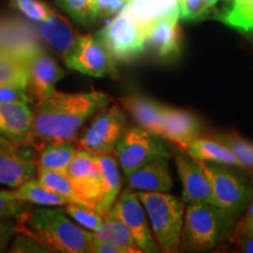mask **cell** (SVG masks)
<instances>
[{"label": "cell", "instance_id": "obj_1", "mask_svg": "<svg viewBox=\"0 0 253 253\" xmlns=\"http://www.w3.org/2000/svg\"><path fill=\"white\" fill-rule=\"evenodd\" d=\"M100 90L88 93H55L38 101L33 112L28 145L41 149L46 143L73 141L91 116L110 103Z\"/></svg>", "mask_w": 253, "mask_h": 253}, {"label": "cell", "instance_id": "obj_2", "mask_svg": "<svg viewBox=\"0 0 253 253\" xmlns=\"http://www.w3.org/2000/svg\"><path fill=\"white\" fill-rule=\"evenodd\" d=\"M17 220L15 231L33 238L48 252H90L93 232L84 231L69 220L62 210L30 208Z\"/></svg>", "mask_w": 253, "mask_h": 253}, {"label": "cell", "instance_id": "obj_3", "mask_svg": "<svg viewBox=\"0 0 253 253\" xmlns=\"http://www.w3.org/2000/svg\"><path fill=\"white\" fill-rule=\"evenodd\" d=\"M142 204L149 217L158 246L164 252L178 251L184 224V203L167 192L138 191Z\"/></svg>", "mask_w": 253, "mask_h": 253}, {"label": "cell", "instance_id": "obj_4", "mask_svg": "<svg viewBox=\"0 0 253 253\" xmlns=\"http://www.w3.org/2000/svg\"><path fill=\"white\" fill-rule=\"evenodd\" d=\"M235 216L210 203H190L184 212L183 240L190 249L204 251L229 236Z\"/></svg>", "mask_w": 253, "mask_h": 253}, {"label": "cell", "instance_id": "obj_5", "mask_svg": "<svg viewBox=\"0 0 253 253\" xmlns=\"http://www.w3.org/2000/svg\"><path fill=\"white\" fill-rule=\"evenodd\" d=\"M114 154L126 177L151 161L170 157L160 136L151 134L141 126L126 128L116 144Z\"/></svg>", "mask_w": 253, "mask_h": 253}, {"label": "cell", "instance_id": "obj_6", "mask_svg": "<svg viewBox=\"0 0 253 253\" xmlns=\"http://www.w3.org/2000/svg\"><path fill=\"white\" fill-rule=\"evenodd\" d=\"M203 168L211 185L216 205L232 216H238L251 202L253 189L240 173L225 164L204 162Z\"/></svg>", "mask_w": 253, "mask_h": 253}, {"label": "cell", "instance_id": "obj_7", "mask_svg": "<svg viewBox=\"0 0 253 253\" xmlns=\"http://www.w3.org/2000/svg\"><path fill=\"white\" fill-rule=\"evenodd\" d=\"M126 120L118 106L102 108L78 138L77 148L90 154H112L126 130Z\"/></svg>", "mask_w": 253, "mask_h": 253}, {"label": "cell", "instance_id": "obj_8", "mask_svg": "<svg viewBox=\"0 0 253 253\" xmlns=\"http://www.w3.org/2000/svg\"><path fill=\"white\" fill-rule=\"evenodd\" d=\"M115 61H129L145 49L147 33L123 8L96 36Z\"/></svg>", "mask_w": 253, "mask_h": 253}, {"label": "cell", "instance_id": "obj_9", "mask_svg": "<svg viewBox=\"0 0 253 253\" xmlns=\"http://www.w3.org/2000/svg\"><path fill=\"white\" fill-rule=\"evenodd\" d=\"M68 68L95 78L114 75L115 60L102 42L91 36H80L71 52L63 59Z\"/></svg>", "mask_w": 253, "mask_h": 253}, {"label": "cell", "instance_id": "obj_10", "mask_svg": "<svg viewBox=\"0 0 253 253\" xmlns=\"http://www.w3.org/2000/svg\"><path fill=\"white\" fill-rule=\"evenodd\" d=\"M26 145L0 134V184L17 189L37 172V160Z\"/></svg>", "mask_w": 253, "mask_h": 253}, {"label": "cell", "instance_id": "obj_11", "mask_svg": "<svg viewBox=\"0 0 253 253\" xmlns=\"http://www.w3.org/2000/svg\"><path fill=\"white\" fill-rule=\"evenodd\" d=\"M66 175L71 179L79 201L97 211L102 201V179L93 155L79 149Z\"/></svg>", "mask_w": 253, "mask_h": 253}, {"label": "cell", "instance_id": "obj_12", "mask_svg": "<svg viewBox=\"0 0 253 253\" xmlns=\"http://www.w3.org/2000/svg\"><path fill=\"white\" fill-rule=\"evenodd\" d=\"M113 208L130 230L132 238L142 252H160L148 224L147 212L137 192L132 191L131 188L123 190Z\"/></svg>", "mask_w": 253, "mask_h": 253}, {"label": "cell", "instance_id": "obj_13", "mask_svg": "<svg viewBox=\"0 0 253 253\" xmlns=\"http://www.w3.org/2000/svg\"><path fill=\"white\" fill-rule=\"evenodd\" d=\"M42 50L36 30L18 18L0 19V52L30 62Z\"/></svg>", "mask_w": 253, "mask_h": 253}, {"label": "cell", "instance_id": "obj_14", "mask_svg": "<svg viewBox=\"0 0 253 253\" xmlns=\"http://www.w3.org/2000/svg\"><path fill=\"white\" fill-rule=\"evenodd\" d=\"M176 168L181 178L183 202L216 205L212 185L204 171L202 161L186 155H177Z\"/></svg>", "mask_w": 253, "mask_h": 253}, {"label": "cell", "instance_id": "obj_15", "mask_svg": "<svg viewBox=\"0 0 253 253\" xmlns=\"http://www.w3.org/2000/svg\"><path fill=\"white\" fill-rule=\"evenodd\" d=\"M162 138L184 151L190 142L202 136V123L197 116L188 110L163 106Z\"/></svg>", "mask_w": 253, "mask_h": 253}, {"label": "cell", "instance_id": "obj_16", "mask_svg": "<svg viewBox=\"0 0 253 253\" xmlns=\"http://www.w3.org/2000/svg\"><path fill=\"white\" fill-rule=\"evenodd\" d=\"M30 66V87L38 100L46 99L55 93L56 84L66 75L65 69L47 54L40 50L28 62Z\"/></svg>", "mask_w": 253, "mask_h": 253}, {"label": "cell", "instance_id": "obj_17", "mask_svg": "<svg viewBox=\"0 0 253 253\" xmlns=\"http://www.w3.org/2000/svg\"><path fill=\"white\" fill-rule=\"evenodd\" d=\"M126 183L138 191L168 192L172 188V177L168 167V158H157L144 164L131 175L126 176Z\"/></svg>", "mask_w": 253, "mask_h": 253}, {"label": "cell", "instance_id": "obj_18", "mask_svg": "<svg viewBox=\"0 0 253 253\" xmlns=\"http://www.w3.org/2000/svg\"><path fill=\"white\" fill-rule=\"evenodd\" d=\"M33 112L28 103H0V134L28 145Z\"/></svg>", "mask_w": 253, "mask_h": 253}, {"label": "cell", "instance_id": "obj_19", "mask_svg": "<svg viewBox=\"0 0 253 253\" xmlns=\"http://www.w3.org/2000/svg\"><path fill=\"white\" fill-rule=\"evenodd\" d=\"M120 102L126 112L130 114L131 118L137 122L138 126L162 138L163 104L141 95H129L121 97Z\"/></svg>", "mask_w": 253, "mask_h": 253}, {"label": "cell", "instance_id": "obj_20", "mask_svg": "<svg viewBox=\"0 0 253 253\" xmlns=\"http://www.w3.org/2000/svg\"><path fill=\"white\" fill-rule=\"evenodd\" d=\"M145 46L163 59L178 55L181 52L178 18H163L158 20L148 32Z\"/></svg>", "mask_w": 253, "mask_h": 253}, {"label": "cell", "instance_id": "obj_21", "mask_svg": "<svg viewBox=\"0 0 253 253\" xmlns=\"http://www.w3.org/2000/svg\"><path fill=\"white\" fill-rule=\"evenodd\" d=\"M39 32L46 42L60 53L63 59L71 52L79 38L67 19L55 13L53 9L40 21Z\"/></svg>", "mask_w": 253, "mask_h": 253}, {"label": "cell", "instance_id": "obj_22", "mask_svg": "<svg viewBox=\"0 0 253 253\" xmlns=\"http://www.w3.org/2000/svg\"><path fill=\"white\" fill-rule=\"evenodd\" d=\"M99 167L102 179V201L97 208V212L104 217L115 204L120 195L122 181L115 154H91Z\"/></svg>", "mask_w": 253, "mask_h": 253}, {"label": "cell", "instance_id": "obj_23", "mask_svg": "<svg viewBox=\"0 0 253 253\" xmlns=\"http://www.w3.org/2000/svg\"><path fill=\"white\" fill-rule=\"evenodd\" d=\"M101 240L120 249L122 253H141V249L135 243L130 230L119 216L115 209L112 208L103 217L102 221L94 231Z\"/></svg>", "mask_w": 253, "mask_h": 253}, {"label": "cell", "instance_id": "obj_24", "mask_svg": "<svg viewBox=\"0 0 253 253\" xmlns=\"http://www.w3.org/2000/svg\"><path fill=\"white\" fill-rule=\"evenodd\" d=\"M184 151L189 156L194 157L196 160L204 161V162L242 168V164H240L238 158L235 156V154L226 145L214 140L211 136L210 137L199 136L186 145Z\"/></svg>", "mask_w": 253, "mask_h": 253}, {"label": "cell", "instance_id": "obj_25", "mask_svg": "<svg viewBox=\"0 0 253 253\" xmlns=\"http://www.w3.org/2000/svg\"><path fill=\"white\" fill-rule=\"evenodd\" d=\"M72 141H56L46 143L39 149L37 170H54L66 173L72 160L78 153Z\"/></svg>", "mask_w": 253, "mask_h": 253}, {"label": "cell", "instance_id": "obj_26", "mask_svg": "<svg viewBox=\"0 0 253 253\" xmlns=\"http://www.w3.org/2000/svg\"><path fill=\"white\" fill-rule=\"evenodd\" d=\"M214 19L240 32H253V0H226Z\"/></svg>", "mask_w": 253, "mask_h": 253}, {"label": "cell", "instance_id": "obj_27", "mask_svg": "<svg viewBox=\"0 0 253 253\" xmlns=\"http://www.w3.org/2000/svg\"><path fill=\"white\" fill-rule=\"evenodd\" d=\"M12 192L19 201L45 205V207H65L66 204L72 203L68 198L47 189L39 181L33 178L24 183L23 185H20Z\"/></svg>", "mask_w": 253, "mask_h": 253}, {"label": "cell", "instance_id": "obj_28", "mask_svg": "<svg viewBox=\"0 0 253 253\" xmlns=\"http://www.w3.org/2000/svg\"><path fill=\"white\" fill-rule=\"evenodd\" d=\"M30 66L23 60L0 52V84L26 89L30 87Z\"/></svg>", "mask_w": 253, "mask_h": 253}, {"label": "cell", "instance_id": "obj_29", "mask_svg": "<svg viewBox=\"0 0 253 253\" xmlns=\"http://www.w3.org/2000/svg\"><path fill=\"white\" fill-rule=\"evenodd\" d=\"M211 137L226 145L235 154L242 164V168L253 170V142L240 137L237 132H223L213 134Z\"/></svg>", "mask_w": 253, "mask_h": 253}, {"label": "cell", "instance_id": "obj_30", "mask_svg": "<svg viewBox=\"0 0 253 253\" xmlns=\"http://www.w3.org/2000/svg\"><path fill=\"white\" fill-rule=\"evenodd\" d=\"M37 172L38 181L47 189L68 198L72 203L82 204L75 194L71 179L66 173L54 171V170H37Z\"/></svg>", "mask_w": 253, "mask_h": 253}, {"label": "cell", "instance_id": "obj_31", "mask_svg": "<svg viewBox=\"0 0 253 253\" xmlns=\"http://www.w3.org/2000/svg\"><path fill=\"white\" fill-rule=\"evenodd\" d=\"M63 211L69 214L73 219L77 220L79 224H81L82 226L88 230H91L93 232L99 227L101 221L103 219V217L95 209L87 207L84 204L68 203L65 205V210Z\"/></svg>", "mask_w": 253, "mask_h": 253}, {"label": "cell", "instance_id": "obj_32", "mask_svg": "<svg viewBox=\"0 0 253 253\" xmlns=\"http://www.w3.org/2000/svg\"><path fill=\"white\" fill-rule=\"evenodd\" d=\"M58 4L78 23L89 24L96 19L93 11V0H58Z\"/></svg>", "mask_w": 253, "mask_h": 253}, {"label": "cell", "instance_id": "obj_33", "mask_svg": "<svg viewBox=\"0 0 253 253\" xmlns=\"http://www.w3.org/2000/svg\"><path fill=\"white\" fill-rule=\"evenodd\" d=\"M30 208L26 202L15 198L12 191L0 190V218L1 219L19 218Z\"/></svg>", "mask_w": 253, "mask_h": 253}, {"label": "cell", "instance_id": "obj_34", "mask_svg": "<svg viewBox=\"0 0 253 253\" xmlns=\"http://www.w3.org/2000/svg\"><path fill=\"white\" fill-rule=\"evenodd\" d=\"M12 6L34 21L43 20L52 9L41 0H12Z\"/></svg>", "mask_w": 253, "mask_h": 253}, {"label": "cell", "instance_id": "obj_35", "mask_svg": "<svg viewBox=\"0 0 253 253\" xmlns=\"http://www.w3.org/2000/svg\"><path fill=\"white\" fill-rule=\"evenodd\" d=\"M211 9L203 0H179V18L189 21L203 20Z\"/></svg>", "mask_w": 253, "mask_h": 253}, {"label": "cell", "instance_id": "obj_36", "mask_svg": "<svg viewBox=\"0 0 253 253\" xmlns=\"http://www.w3.org/2000/svg\"><path fill=\"white\" fill-rule=\"evenodd\" d=\"M128 0H93V11L95 18L112 17L118 14L126 7Z\"/></svg>", "mask_w": 253, "mask_h": 253}, {"label": "cell", "instance_id": "obj_37", "mask_svg": "<svg viewBox=\"0 0 253 253\" xmlns=\"http://www.w3.org/2000/svg\"><path fill=\"white\" fill-rule=\"evenodd\" d=\"M31 97L23 88L0 84V103H30Z\"/></svg>", "mask_w": 253, "mask_h": 253}, {"label": "cell", "instance_id": "obj_38", "mask_svg": "<svg viewBox=\"0 0 253 253\" xmlns=\"http://www.w3.org/2000/svg\"><path fill=\"white\" fill-rule=\"evenodd\" d=\"M157 20L163 18L179 19V0H151Z\"/></svg>", "mask_w": 253, "mask_h": 253}, {"label": "cell", "instance_id": "obj_39", "mask_svg": "<svg viewBox=\"0 0 253 253\" xmlns=\"http://www.w3.org/2000/svg\"><path fill=\"white\" fill-rule=\"evenodd\" d=\"M15 231V224L8 219L0 218V251L7 248L8 243L13 238Z\"/></svg>", "mask_w": 253, "mask_h": 253}, {"label": "cell", "instance_id": "obj_40", "mask_svg": "<svg viewBox=\"0 0 253 253\" xmlns=\"http://www.w3.org/2000/svg\"><path fill=\"white\" fill-rule=\"evenodd\" d=\"M253 197V196H252ZM251 204L246 212L244 219L240 221L239 225L237 226L235 236L245 235V236H253V199H251Z\"/></svg>", "mask_w": 253, "mask_h": 253}, {"label": "cell", "instance_id": "obj_41", "mask_svg": "<svg viewBox=\"0 0 253 253\" xmlns=\"http://www.w3.org/2000/svg\"><path fill=\"white\" fill-rule=\"evenodd\" d=\"M90 252L93 253H122V251L115 246L108 244V243L101 240L93 232V237H91L90 243Z\"/></svg>", "mask_w": 253, "mask_h": 253}, {"label": "cell", "instance_id": "obj_42", "mask_svg": "<svg viewBox=\"0 0 253 253\" xmlns=\"http://www.w3.org/2000/svg\"><path fill=\"white\" fill-rule=\"evenodd\" d=\"M233 240H235L237 246H238L239 251L253 253V236H235Z\"/></svg>", "mask_w": 253, "mask_h": 253}, {"label": "cell", "instance_id": "obj_43", "mask_svg": "<svg viewBox=\"0 0 253 253\" xmlns=\"http://www.w3.org/2000/svg\"><path fill=\"white\" fill-rule=\"evenodd\" d=\"M203 1L205 2V4H207L209 7L210 8H213L214 6L217 5V2H218V0H203Z\"/></svg>", "mask_w": 253, "mask_h": 253}]
</instances>
